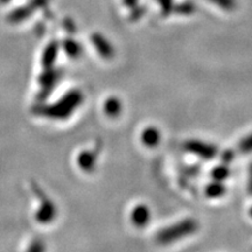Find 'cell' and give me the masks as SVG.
Instances as JSON below:
<instances>
[{"label":"cell","instance_id":"obj_1","mask_svg":"<svg viewBox=\"0 0 252 252\" xmlns=\"http://www.w3.org/2000/svg\"><path fill=\"white\" fill-rule=\"evenodd\" d=\"M83 99L84 97L82 91L71 90L68 94H65L56 104L45 106L41 112H42V115L53 119H67L81 105Z\"/></svg>","mask_w":252,"mask_h":252},{"label":"cell","instance_id":"obj_2","mask_svg":"<svg viewBox=\"0 0 252 252\" xmlns=\"http://www.w3.org/2000/svg\"><path fill=\"white\" fill-rule=\"evenodd\" d=\"M197 229L198 224L196 220L194 219H185L158 231L156 239L160 244H171L173 242L180 241L182 238L195 234Z\"/></svg>","mask_w":252,"mask_h":252},{"label":"cell","instance_id":"obj_3","mask_svg":"<svg viewBox=\"0 0 252 252\" xmlns=\"http://www.w3.org/2000/svg\"><path fill=\"white\" fill-rule=\"evenodd\" d=\"M184 149L187 152L194 154V156L201 158V159L207 160V161L213 160L219 154V147L216 145L196 139H190L186 141Z\"/></svg>","mask_w":252,"mask_h":252},{"label":"cell","instance_id":"obj_4","mask_svg":"<svg viewBox=\"0 0 252 252\" xmlns=\"http://www.w3.org/2000/svg\"><path fill=\"white\" fill-rule=\"evenodd\" d=\"M90 41L102 59L111 60L113 56H115V48H113V46L110 43V41L106 39L105 36L102 35V34H91Z\"/></svg>","mask_w":252,"mask_h":252},{"label":"cell","instance_id":"obj_5","mask_svg":"<svg viewBox=\"0 0 252 252\" xmlns=\"http://www.w3.org/2000/svg\"><path fill=\"white\" fill-rule=\"evenodd\" d=\"M151 220V210L146 204H138L131 212V222L137 228H145Z\"/></svg>","mask_w":252,"mask_h":252},{"label":"cell","instance_id":"obj_6","mask_svg":"<svg viewBox=\"0 0 252 252\" xmlns=\"http://www.w3.org/2000/svg\"><path fill=\"white\" fill-rule=\"evenodd\" d=\"M97 156H98V150L82 151L77 157L78 167L86 173L94 172V168H96Z\"/></svg>","mask_w":252,"mask_h":252},{"label":"cell","instance_id":"obj_7","mask_svg":"<svg viewBox=\"0 0 252 252\" xmlns=\"http://www.w3.org/2000/svg\"><path fill=\"white\" fill-rule=\"evenodd\" d=\"M56 208L50 200L47 197H42V203L39 212L36 213V220L41 223H49L55 219Z\"/></svg>","mask_w":252,"mask_h":252},{"label":"cell","instance_id":"obj_8","mask_svg":"<svg viewBox=\"0 0 252 252\" xmlns=\"http://www.w3.org/2000/svg\"><path fill=\"white\" fill-rule=\"evenodd\" d=\"M140 139L146 147H156L161 141V133L156 126H147L141 132Z\"/></svg>","mask_w":252,"mask_h":252},{"label":"cell","instance_id":"obj_9","mask_svg":"<svg viewBox=\"0 0 252 252\" xmlns=\"http://www.w3.org/2000/svg\"><path fill=\"white\" fill-rule=\"evenodd\" d=\"M123 104L119 98L115 96L109 97L104 102V112L110 118H117L122 113Z\"/></svg>","mask_w":252,"mask_h":252},{"label":"cell","instance_id":"obj_10","mask_svg":"<svg viewBox=\"0 0 252 252\" xmlns=\"http://www.w3.org/2000/svg\"><path fill=\"white\" fill-rule=\"evenodd\" d=\"M58 52H59V45L58 42H52L47 46V48L43 52L42 56V64L46 69H49L53 67V64L55 63V60L58 58Z\"/></svg>","mask_w":252,"mask_h":252},{"label":"cell","instance_id":"obj_11","mask_svg":"<svg viewBox=\"0 0 252 252\" xmlns=\"http://www.w3.org/2000/svg\"><path fill=\"white\" fill-rule=\"evenodd\" d=\"M204 193L209 198H220L226 193V187L222 181L213 180L210 184L207 185Z\"/></svg>","mask_w":252,"mask_h":252},{"label":"cell","instance_id":"obj_12","mask_svg":"<svg viewBox=\"0 0 252 252\" xmlns=\"http://www.w3.org/2000/svg\"><path fill=\"white\" fill-rule=\"evenodd\" d=\"M62 47L64 52L67 53V55H69V58L71 59H78L82 55V53H83V48H82L81 43L77 42L76 40H65L62 43Z\"/></svg>","mask_w":252,"mask_h":252},{"label":"cell","instance_id":"obj_13","mask_svg":"<svg viewBox=\"0 0 252 252\" xmlns=\"http://www.w3.org/2000/svg\"><path fill=\"white\" fill-rule=\"evenodd\" d=\"M33 11L34 9L32 8L30 5L19 7L17 9H14V11L9 14L8 20L11 21V23H21V21H24L25 19L30 17V15L33 13Z\"/></svg>","mask_w":252,"mask_h":252},{"label":"cell","instance_id":"obj_14","mask_svg":"<svg viewBox=\"0 0 252 252\" xmlns=\"http://www.w3.org/2000/svg\"><path fill=\"white\" fill-rule=\"evenodd\" d=\"M210 176L213 178V180L216 181H222L224 182L226 179L230 176V169L229 166L226 163H220V165H217L214 167L210 172Z\"/></svg>","mask_w":252,"mask_h":252},{"label":"cell","instance_id":"obj_15","mask_svg":"<svg viewBox=\"0 0 252 252\" xmlns=\"http://www.w3.org/2000/svg\"><path fill=\"white\" fill-rule=\"evenodd\" d=\"M196 11V6H195L191 1H184L174 6L173 12L180 15H190Z\"/></svg>","mask_w":252,"mask_h":252},{"label":"cell","instance_id":"obj_16","mask_svg":"<svg viewBox=\"0 0 252 252\" xmlns=\"http://www.w3.org/2000/svg\"><path fill=\"white\" fill-rule=\"evenodd\" d=\"M209 1L225 12H232L237 8V0H209Z\"/></svg>","mask_w":252,"mask_h":252},{"label":"cell","instance_id":"obj_17","mask_svg":"<svg viewBox=\"0 0 252 252\" xmlns=\"http://www.w3.org/2000/svg\"><path fill=\"white\" fill-rule=\"evenodd\" d=\"M238 151L243 154L252 153V132L242 138L241 141L238 143Z\"/></svg>","mask_w":252,"mask_h":252},{"label":"cell","instance_id":"obj_18","mask_svg":"<svg viewBox=\"0 0 252 252\" xmlns=\"http://www.w3.org/2000/svg\"><path fill=\"white\" fill-rule=\"evenodd\" d=\"M161 7V13L163 17H167L171 13H173V8H174V2L173 0H158Z\"/></svg>","mask_w":252,"mask_h":252},{"label":"cell","instance_id":"obj_19","mask_svg":"<svg viewBox=\"0 0 252 252\" xmlns=\"http://www.w3.org/2000/svg\"><path fill=\"white\" fill-rule=\"evenodd\" d=\"M146 13V7L145 6H135L131 9V14H130V20L131 21H137L143 17V15Z\"/></svg>","mask_w":252,"mask_h":252},{"label":"cell","instance_id":"obj_20","mask_svg":"<svg viewBox=\"0 0 252 252\" xmlns=\"http://www.w3.org/2000/svg\"><path fill=\"white\" fill-rule=\"evenodd\" d=\"M234 158H235V152H234V151L225 150L224 152L222 153V162L223 163H226V165H228V163H230V162L232 161V160H234Z\"/></svg>","mask_w":252,"mask_h":252},{"label":"cell","instance_id":"obj_21","mask_svg":"<svg viewBox=\"0 0 252 252\" xmlns=\"http://www.w3.org/2000/svg\"><path fill=\"white\" fill-rule=\"evenodd\" d=\"M49 0H32L30 6L33 9H37V8H42L48 4Z\"/></svg>","mask_w":252,"mask_h":252},{"label":"cell","instance_id":"obj_22","mask_svg":"<svg viewBox=\"0 0 252 252\" xmlns=\"http://www.w3.org/2000/svg\"><path fill=\"white\" fill-rule=\"evenodd\" d=\"M248 191L252 195V162L249 165V175H248Z\"/></svg>","mask_w":252,"mask_h":252},{"label":"cell","instance_id":"obj_23","mask_svg":"<svg viewBox=\"0 0 252 252\" xmlns=\"http://www.w3.org/2000/svg\"><path fill=\"white\" fill-rule=\"evenodd\" d=\"M64 26H65V28H67V31L70 32V33L76 32V26H75V23L71 20V19H65Z\"/></svg>","mask_w":252,"mask_h":252},{"label":"cell","instance_id":"obj_24","mask_svg":"<svg viewBox=\"0 0 252 252\" xmlns=\"http://www.w3.org/2000/svg\"><path fill=\"white\" fill-rule=\"evenodd\" d=\"M123 2H124V5L126 6V7L131 8V9L138 5V0H123Z\"/></svg>","mask_w":252,"mask_h":252},{"label":"cell","instance_id":"obj_25","mask_svg":"<svg viewBox=\"0 0 252 252\" xmlns=\"http://www.w3.org/2000/svg\"><path fill=\"white\" fill-rule=\"evenodd\" d=\"M8 1H11V0H0V2H1V4H6V2H8Z\"/></svg>","mask_w":252,"mask_h":252},{"label":"cell","instance_id":"obj_26","mask_svg":"<svg viewBox=\"0 0 252 252\" xmlns=\"http://www.w3.org/2000/svg\"><path fill=\"white\" fill-rule=\"evenodd\" d=\"M249 215H250V217H252V206L250 209H249Z\"/></svg>","mask_w":252,"mask_h":252}]
</instances>
